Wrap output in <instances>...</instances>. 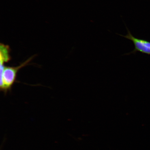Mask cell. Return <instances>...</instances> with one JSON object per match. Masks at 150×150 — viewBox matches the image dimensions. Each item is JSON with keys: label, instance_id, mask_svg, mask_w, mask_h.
Segmentation results:
<instances>
[{"label": "cell", "instance_id": "obj_1", "mask_svg": "<svg viewBox=\"0 0 150 150\" xmlns=\"http://www.w3.org/2000/svg\"><path fill=\"white\" fill-rule=\"evenodd\" d=\"M34 56L28 59L18 66L10 67L5 66L2 74L1 76L0 88L1 91L6 93L10 91L16 81L17 74L20 69L29 64Z\"/></svg>", "mask_w": 150, "mask_h": 150}, {"label": "cell", "instance_id": "obj_2", "mask_svg": "<svg viewBox=\"0 0 150 150\" xmlns=\"http://www.w3.org/2000/svg\"><path fill=\"white\" fill-rule=\"evenodd\" d=\"M127 33L126 35H124L118 34L120 36L132 42L134 45V49L132 51L125 54V55H129L130 54H135L137 52H141L144 54L150 55V42L145 39L137 38L134 37L131 34L130 31L126 27Z\"/></svg>", "mask_w": 150, "mask_h": 150}, {"label": "cell", "instance_id": "obj_3", "mask_svg": "<svg viewBox=\"0 0 150 150\" xmlns=\"http://www.w3.org/2000/svg\"><path fill=\"white\" fill-rule=\"evenodd\" d=\"M11 49L9 46L3 44L0 45V75L3 74L5 63L8 62L11 59Z\"/></svg>", "mask_w": 150, "mask_h": 150}]
</instances>
